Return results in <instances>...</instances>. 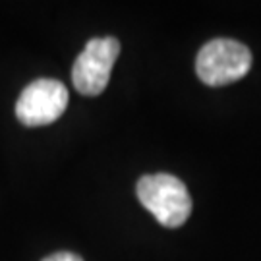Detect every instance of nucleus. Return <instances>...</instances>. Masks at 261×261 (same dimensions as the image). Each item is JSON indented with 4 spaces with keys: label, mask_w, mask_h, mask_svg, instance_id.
<instances>
[{
    "label": "nucleus",
    "mask_w": 261,
    "mask_h": 261,
    "mask_svg": "<svg viewBox=\"0 0 261 261\" xmlns=\"http://www.w3.org/2000/svg\"><path fill=\"white\" fill-rule=\"evenodd\" d=\"M120 53V43L114 37L91 39L82 55L77 56L72 70L74 87L82 95H101L109 85L112 66Z\"/></svg>",
    "instance_id": "obj_3"
},
{
    "label": "nucleus",
    "mask_w": 261,
    "mask_h": 261,
    "mask_svg": "<svg viewBox=\"0 0 261 261\" xmlns=\"http://www.w3.org/2000/svg\"><path fill=\"white\" fill-rule=\"evenodd\" d=\"M68 107V89L58 80L41 77L21 91L16 116L23 126H47L58 120Z\"/></svg>",
    "instance_id": "obj_4"
},
{
    "label": "nucleus",
    "mask_w": 261,
    "mask_h": 261,
    "mask_svg": "<svg viewBox=\"0 0 261 261\" xmlns=\"http://www.w3.org/2000/svg\"><path fill=\"white\" fill-rule=\"evenodd\" d=\"M138 197L159 223L167 228H178L192 213V197L182 180L172 174H147L138 182Z\"/></svg>",
    "instance_id": "obj_1"
},
{
    "label": "nucleus",
    "mask_w": 261,
    "mask_h": 261,
    "mask_svg": "<svg viewBox=\"0 0 261 261\" xmlns=\"http://www.w3.org/2000/svg\"><path fill=\"white\" fill-rule=\"evenodd\" d=\"M252 68L250 48L234 39H213L205 43L196 60L197 77L205 85L221 87L242 80Z\"/></svg>",
    "instance_id": "obj_2"
},
{
    "label": "nucleus",
    "mask_w": 261,
    "mask_h": 261,
    "mask_svg": "<svg viewBox=\"0 0 261 261\" xmlns=\"http://www.w3.org/2000/svg\"><path fill=\"white\" fill-rule=\"evenodd\" d=\"M43 261H84V259L72 252H58V253H53V255L45 257Z\"/></svg>",
    "instance_id": "obj_5"
}]
</instances>
